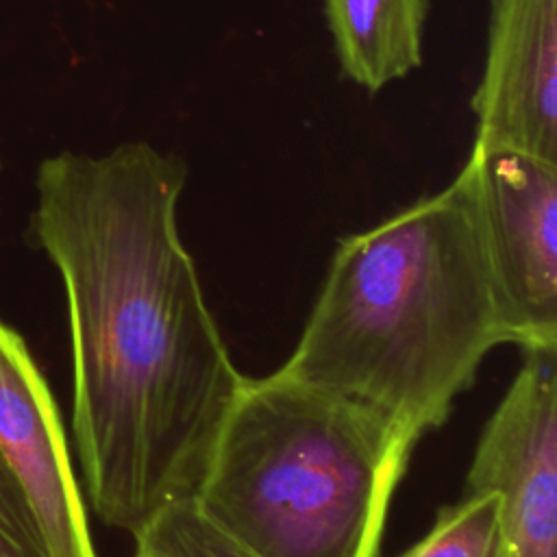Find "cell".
Wrapping results in <instances>:
<instances>
[{
	"label": "cell",
	"mask_w": 557,
	"mask_h": 557,
	"mask_svg": "<svg viewBox=\"0 0 557 557\" xmlns=\"http://www.w3.org/2000/svg\"><path fill=\"white\" fill-rule=\"evenodd\" d=\"M185 183V161L144 139L63 150L35 176L30 226L65 289L87 496L131 535L194 500L246 383L178 233Z\"/></svg>",
	"instance_id": "6da1fadb"
},
{
	"label": "cell",
	"mask_w": 557,
	"mask_h": 557,
	"mask_svg": "<svg viewBox=\"0 0 557 557\" xmlns=\"http://www.w3.org/2000/svg\"><path fill=\"white\" fill-rule=\"evenodd\" d=\"M507 331L470 198L455 181L339 239L287 374L413 444L440 429Z\"/></svg>",
	"instance_id": "7a4b0ae2"
},
{
	"label": "cell",
	"mask_w": 557,
	"mask_h": 557,
	"mask_svg": "<svg viewBox=\"0 0 557 557\" xmlns=\"http://www.w3.org/2000/svg\"><path fill=\"white\" fill-rule=\"evenodd\" d=\"M413 448L374 411L278 368L246 376L191 503L255 557H376Z\"/></svg>",
	"instance_id": "3957f363"
},
{
	"label": "cell",
	"mask_w": 557,
	"mask_h": 557,
	"mask_svg": "<svg viewBox=\"0 0 557 557\" xmlns=\"http://www.w3.org/2000/svg\"><path fill=\"white\" fill-rule=\"evenodd\" d=\"M457 178L481 231L507 344L557 348V163L472 146Z\"/></svg>",
	"instance_id": "277c9868"
},
{
	"label": "cell",
	"mask_w": 557,
	"mask_h": 557,
	"mask_svg": "<svg viewBox=\"0 0 557 557\" xmlns=\"http://www.w3.org/2000/svg\"><path fill=\"white\" fill-rule=\"evenodd\" d=\"M522 355L476 442L466 492H496L507 557H557V348Z\"/></svg>",
	"instance_id": "5b68a950"
},
{
	"label": "cell",
	"mask_w": 557,
	"mask_h": 557,
	"mask_svg": "<svg viewBox=\"0 0 557 557\" xmlns=\"http://www.w3.org/2000/svg\"><path fill=\"white\" fill-rule=\"evenodd\" d=\"M470 104L474 146L557 163V0H490L485 63Z\"/></svg>",
	"instance_id": "8992f818"
},
{
	"label": "cell",
	"mask_w": 557,
	"mask_h": 557,
	"mask_svg": "<svg viewBox=\"0 0 557 557\" xmlns=\"http://www.w3.org/2000/svg\"><path fill=\"white\" fill-rule=\"evenodd\" d=\"M0 450L35 511L50 557H96L57 403L24 337L2 320Z\"/></svg>",
	"instance_id": "52a82bcc"
},
{
	"label": "cell",
	"mask_w": 557,
	"mask_h": 557,
	"mask_svg": "<svg viewBox=\"0 0 557 557\" xmlns=\"http://www.w3.org/2000/svg\"><path fill=\"white\" fill-rule=\"evenodd\" d=\"M342 76L376 94L424 61L431 0H322Z\"/></svg>",
	"instance_id": "ba28073f"
},
{
	"label": "cell",
	"mask_w": 557,
	"mask_h": 557,
	"mask_svg": "<svg viewBox=\"0 0 557 557\" xmlns=\"http://www.w3.org/2000/svg\"><path fill=\"white\" fill-rule=\"evenodd\" d=\"M398 557H507L496 492H466L442 507L429 533Z\"/></svg>",
	"instance_id": "9c48e42d"
},
{
	"label": "cell",
	"mask_w": 557,
	"mask_h": 557,
	"mask_svg": "<svg viewBox=\"0 0 557 557\" xmlns=\"http://www.w3.org/2000/svg\"><path fill=\"white\" fill-rule=\"evenodd\" d=\"M133 540V557H255L218 531L191 500L168 507Z\"/></svg>",
	"instance_id": "30bf717a"
},
{
	"label": "cell",
	"mask_w": 557,
	"mask_h": 557,
	"mask_svg": "<svg viewBox=\"0 0 557 557\" xmlns=\"http://www.w3.org/2000/svg\"><path fill=\"white\" fill-rule=\"evenodd\" d=\"M0 557H50L35 511L0 450Z\"/></svg>",
	"instance_id": "8fae6325"
}]
</instances>
